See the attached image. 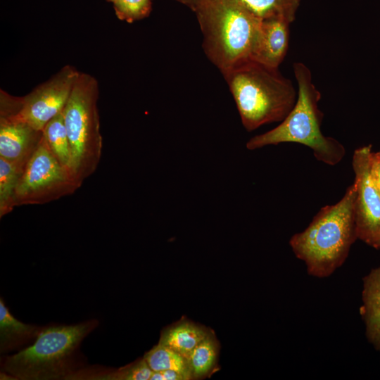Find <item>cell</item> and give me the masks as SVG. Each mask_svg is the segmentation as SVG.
<instances>
[{"mask_svg":"<svg viewBox=\"0 0 380 380\" xmlns=\"http://www.w3.org/2000/svg\"><path fill=\"white\" fill-rule=\"evenodd\" d=\"M353 182L340 201L322 207L303 231L291 237L289 244L303 260L308 274L324 278L345 262L357 238Z\"/></svg>","mask_w":380,"mask_h":380,"instance_id":"cell-1","label":"cell"},{"mask_svg":"<svg viewBox=\"0 0 380 380\" xmlns=\"http://www.w3.org/2000/svg\"><path fill=\"white\" fill-rule=\"evenodd\" d=\"M298 84L296 103L286 117L274 129L252 137L249 150L281 143H298L310 148L315 158L328 165H336L344 158L346 148L337 139L321 130L323 113L318 107L322 94L312 82L310 68L302 62L293 64Z\"/></svg>","mask_w":380,"mask_h":380,"instance_id":"cell-2","label":"cell"},{"mask_svg":"<svg viewBox=\"0 0 380 380\" xmlns=\"http://www.w3.org/2000/svg\"><path fill=\"white\" fill-rule=\"evenodd\" d=\"M195 13L210 61L224 74L248 59L261 20L237 0H196Z\"/></svg>","mask_w":380,"mask_h":380,"instance_id":"cell-3","label":"cell"},{"mask_svg":"<svg viewBox=\"0 0 380 380\" xmlns=\"http://www.w3.org/2000/svg\"><path fill=\"white\" fill-rule=\"evenodd\" d=\"M222 75L248 131L281 122L296 103L295 87L278 68L248 59Z\"/></svg>","mask_w":380,"mask_h":380,"instance_id":"cell-4","label":"cell"},{"mask_svg":"<svg viewBox=\"0 0 380 380\" xmlns=\"http://www.w3.org/2000/svg\"><path fill=\"white\" fill-rule=\"evenodd\" d=\"M99 96L96 79L80 72L63 110L70 147V172L80 187L94 173L101 157Z\"/></svg>","mask_w":380,"mask_h":380,"instance_id":"cell-5","label":"cell"},{"mask_svg":"<svg viewBox=\"0 0 380 380\" xmlns=\"http://www.w3.org/2000/svg\"><path fill=\"white\" fill-rule=\"evenodd\" d=\"M95 327L94 322L51 327L37 335L32 345L7 357L4 369L21 379H48L65 376L82 339Z\"/></svg>","mask_w":380,"mask_h":380,"instance_id":"cell-6","label":"cell"},{"mask_svg":"<svg viewBox=\"0 0 380 380\" xmlns=\"http://www.w3.org/2000/svg\"><path fill=\"white\" fill-rule=\"evenodd\" d=\"M80 72L63 66L48 80L24 96H13L1 89L0 115H11L43 131L46 124L62 113Z\"/></svg>","mask_w":380,"mask_h":380,"instance_id":"cell-7","label":"cell"},{"mask_svg":"<svg viewBox=\"0 0 380 380\" xmlns=\"http://www.w3.org/2000/svg\"><path fill=\"white\" fill-rule=\"evenodd\" d=\"M80 186L47 146L44 137L29 159L15 193V205H41L72 194Z\"/></svg>","mask_w":380,"mask_h":380,"instance_id":"cell-8","label":"cell"},{"mask_svg":"<svg viewBox=\"0 0 380 380\" xmlns=\"http://www.w3.org/2000/svg\"><path fill=\"white\" fill-rule=\"evenodd\" d=\"M372 148L369 144L355 149L352 165L357 238L376 248L380 241V193L371 172Z\"/></svg>","mask_w":380,"mask_h":380,"instance_id":"cell-9","label":"cell"},{"mask_svg":"<svg viewBox=\"0 0 380 380\" xmlns=\"http://www.w3.org/2000/svg\"><path fill=\"white\" fill-rule=\"evenodd\" d=\"M43 131L11 115H0V158L27 161L38 146Z\"/></svg>","mask_w":380,"mask_h":380,"instance_id":"cell-10","label":"cell"},{"mask_svg":"<svg viewBox=\"0 0 380 380\" xmlns=\"http://www.w3.org/2000/svg\"><path fill=\"white\" fill-rule=\"evenodd\" d=\"M291 24L282 18L261 20L251 59L268 67L279 68L288 52Z\"/></svg>","mask_w":380,"mask_h":380,"instance_id":"cell-11","label":"cell"},{"mask_svg":"<svg viewBox=\"0 0 380 380\" xmlns=\"http://www.w3.org/2000/svg\"><path fill=\"white\" fill-rule=\"evenodd\" d=\"M360 312L368 341L380 351V265L363 278Z\"/></svg>","mask_w":380,"mask_h":380,"instance_id":"cell-12","label":"cell"},{"mask_svg":"<svg viewBox=\"0 0 380 380\" xmlns=\"http://www.w3.org/2000/svg\"><path fill=\"white\" fill-rule=\"evenodd\" d=\"M208 334L202 327L182 321L164 331L159 343L178 353L187 360L193 350Z\"/></svg>","mask_w":380,"mask_h":380,"instance_id":"cell-13","label":"cell"},{"mask_svg":"<svg viewBox=\"0 0 380 380\" xmlns=\"http://www.w3.org/2000/svg\"><path fill=\"white\" fill-rule=\"evenodd\" d=\"M39 329L24 324L15 319L0 300V349L1 352L11 350L37 336Z\"/></svg>","mask_w":380,"mask_h":380,"instance_id":"cell-14","label":"cell"},{"mask_svg":"<svg viewBox=\"0 0 380 380\" xmlns=\"http://www.w3.org/2000/svg\"><path fill=\"white\" fill-rule=\"evenodd\" d=\"M27 161H8L0 158V217L15 207V193Z\"/></svg>","mask_w":380,"mask_h":380,"instance_id":"cell-15","label":"cell"},{"mask_svg":"<svg viewBox=\"0 0 380 380\" xmlns=\"http://www.w3.org/2000/svg\"><path fill=\"white\" fill-rule=\"evenodd\" d=\"M260 20L282 18L292 23L300 0H237Z\"/></svg>","mask_w":380,"mask_h":380,"instance_id":"cell-16","label":"cell"},{"mask_svg":"<svg viewBox=\"0 0 380 380\" xmlns=\"http://www.w3.org/2000/svg\"><path fill=\"white\" fill-rule=\"evenodd\" d=\"M43 137L51 153L70 172V147L64 125L63 111L46 124L43 129Z\"/></svg>","mask_w":380,"mask_h":380,"instance_id":"cell-17","label":"cell"},{"mask_svg":"<svg viewBox=\"0 0 380 380\" xmlns=\"http://www.w3.org/2000/svg\"><path fill=\"white\" fill-rule=\"evenodd\" d=\"M218 350L217 342L209 332L187 358L192 379H201L211 373L216 365Z\"/></svg>","mask_w":380,"mask_h":380,"instance_id":"cell-18","label":"cell"},{"mask_svg":"<svg viewBox=\"0 0 380 380\" xmlns=\"http://www.w3.org/2000/svg\"><path fill=\"white\" fill-rule=\"evenodd\" d=\"M144 358L153 372L171 369L181 373L186 380L192 379L187 360L159 343L147 352Z\"/></svg>","mask_w":380,"mask_h":380,"instance_id":"cell-19","label":"cell"},{"mask_svg":"<svg viewBox=\"0 0 380 380\" xmlns=\"http://www.w3.org/2000/svg\"><path fill=\"white\" fill-rule=\"evenodd\" d=\"M113 3L121 20L133 23L147 17L151 10V0H108Z\"/></svg>","mask_w":380,"mask_h":380,"instance_id":"cell-20","label":"cell"},{"mask_svg":"<svg viewBox=\"0 0 380 380\" xmlns=\"http://www.w3.org/2000/svg\"><path fill=\"white\" fill-rule=\"evenodd\" d=\"M153 371L149 367L144 358L112 373L111 375L106 376L105 379H122V380H147L150 379Z\"/></svg>","mask_w":380,"mask_h":380,"instance_id":"cell-21","label":"cell"},{"mask_svg":"<svg viewBox=\"0 0 380 380\" xmlns=\"http://www.w3.org/2000/svg\"><path fill=\"white\" fill-rule=\"evenodd\" d=\"M150 380H186V378L177 371L167 369L153 372Z\"/></svg>","mask_w":380,"mask_h":380,"instance_id":"cell-22","label":"cell"},{"mask_svg":"<svg viewBox=\"0 0 380 380\" xmlns=\"http://www.w3.org/2000/svg\"><path fill=\"white\" fill-rule=\"evenodd\" d=\"M174 1H177L183 5L188 6L191 9L192 8L195 2L196 1V0H174Z\"/></svg>","mask_w":380,"mask_h":380,"instance_id":"cell-23","label":"cell"},{"mask_svg":"<svg viewBox=\"0 0 380 380\" xmlns=\"http://www.w3.org/2000/svg\"><path fill=\"white\" fill-rule=\"evenodd\" d=\"M376 248H380V241H379V242L378 244H377Z\"/></svg>","mask_w":380,"mask_h":380,"instance_id":"cell-24","label":"cell"}]
</instances>
